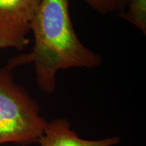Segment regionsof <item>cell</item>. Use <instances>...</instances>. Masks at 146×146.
<instances>
[{"mask_svg":"<svg viewBox=\"0 0 146 146\" xmlns=\"http://www.w3.org/2000/svg\"><path fill=\"white\" fill-rule=\"evenodd\" d=\"M34 45L29 53L10 58L5 66L10 70L33 64L35 80L43 92L54 94L56 75L70 68L94 69L103 57L78 39L71 20L69 0H42L33 22Z\"/></svg>","mask_w":146,"mask_h":146,"instance_id":"obj_1","label":"cell"},{"mask_svg":"<svg viewBox=\"0 0 146 146\" xmlns=\"http://www.w3.org/2000/svg\"><path fill=\"white\" fill-rule=\"evenodd\" d=\"M47 123L38 102L16 83L12 70L0 66V145L37 143Z\"/></svg>","mask_w":146,"mask_h":146,"instance_id":"obj_2","label":"cell"},{"mask_svg":"<svg viewBox=\"0 0 146 146\" xmlns=\"http://www.w3.org/2000/svg\"><path fill=\"white\" fill-rule=\"evenodd\" d=\"M42 0H0V50L23 51Z\"/></svg>","mask_w":146,"mask_h":146,"instance_id":"obj_3","label":"cell"},{"mask_svg":"<svg viewBox=\"0 0 146 146\" xmlns=\"http://www.w3.org/2000/svg\"><path fill=\"white\" fill-rule=\"evenodd\" d=\"M120 142L118 136L98 140L84 139L72 129L69 120L62 118L47 123L37 143L40 146H114Z\"/></svg>","mask_w":146,"mask_h":146,"instance_id":"obj_4","label":"cell"},{"mask_svg":"<svg viewBox=\"0 0 146 146\" xmlns=\"http://www.w3.org/2000/svg\"><path fill=\"white\" fill-rule=\"evenodd\" d=\"M146 34V0H129L125 12L120 16Z\"/></svg>","mask_w":146,"mask_h":146,"instance_id":"obj_5","label":"cell"},{"mask_svg":"<svg viewBox=\"0 0 146 146\" xmlns=\"http://www.w3.org/2000/svg\"><path fill=\"white\" fill-rule=\"evenodd\" d=\"M93 10L101 14L117 12L123 14L127 8L129 0H83Z\"/></svg>","mask_w":146,"mask_h":146,"instance_id":"obj_6","label":"cell"}]
</instances>
